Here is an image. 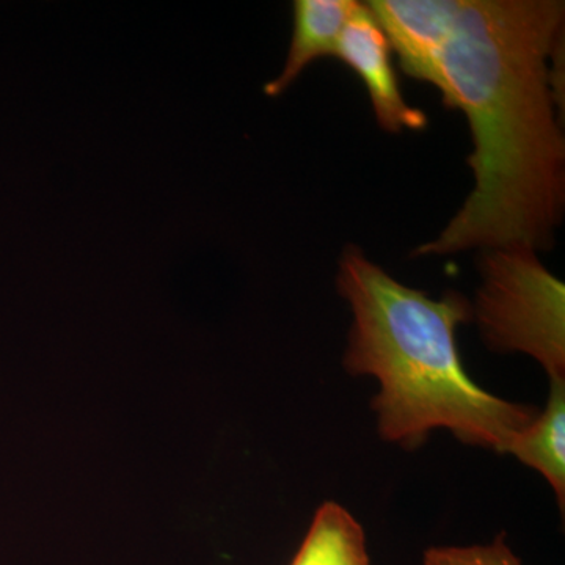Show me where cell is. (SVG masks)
I'll use <instances>...</instances> for the list:
<instances>
[{
	"label": "cell",
	"mask_w": 565,
	"mask_h": 565,
	"mask_svg": "<svg viewBox=\"0 0 565 565\" xmlns=\"http://www.w3.org/2000/svg\"><path fill=\"white\" fill-rule=\"evenodd\" d=\"M564 17L559 0H463L440 93L470 125L475 188L412 256L552 247L565 203L564 106L553 76Z\"/></svg>",
	"instance_id": "obj_1"
},
{
	"label": "cell",
	"mask_w": 565,
	"mask_h": 565,
	"mask_svg": "<svg viewBox=\"0 0 565 565\" xmlns=\"http://www.w3.org/2000/svg\"><path fill=\"white\" fill-rule=\"evenodd\" d=\"M508 455L539 471L556 494L561 514L565 509V381H550L548 401L512 445Z\"/></svg>",
	"instance_id": "obj_7"
},
{
	"label": "cell",
	"mask_w": 565,
	"mask_h": 565,
	"mask_svg": "<svg viewBox=\"0 0 565 565\" xmlns=\"http://www.w3.org/2000/svg\"><path fill=\"white\" fill-rule=\"evenodd\" d=\"M291 565H371L362 525L343 505L326 501Z\"/></svg>",
	"instance_id": "obj_8"
},
{
	"label": "cell",
	"mask_w": 565,
	"mask_h": 565,
	"mask_svg": "<svg viewBox=\"0 0 565 565\" xmlns=\"http://www.w3.org/2000/svg\"><path fill=\"white\" fill-rule=\"evenodd\" d=\"M334 57L356 74L370 95L379 126L386 132L423 131L427 115L404 99L392 61V46L366 6L353 13L341 32Z\"/></svg>",
	"instance_id": "obj_5"
},
{
	"label": "cell",
	"mask_w": 565,
	"mask_h": 565,
	"mask_svg": "<svg viewBox=\"0 0 565 565\" xmlns=\"http://www.w3.org/2000/svg\"><path fill=\"white\" fill-rule=\"evenodd\" d=\"M337 286L353 315L344 367L379 382L371 408L382 440L416 449L433 430L448 429L465 445L508 455L539 411L494 396L468 375L456 334L471 321L470 300L408 288L356 245L344 248Z\"/></svg>",
	"instance_id": "obj_2"
},
{
	"label": "cell",
	"mask_w": 565,
	"mask_h": 565,
	"mask_svg": "<svg viewBox=\"0 0 565 565\" xmlns=\"http://www.w3.org/2000/svg\"><path fill=\"white\" fill-rule=\"evenodd\" d=\"M479 274L471 321L487 348L525 353L550 381H565L564 282L525 247L482 252Z\"/></svg>",
	"instance_id": "obj_3"
},
{
	"label": "cell",
	"mask_w": 565,
	"mask_h": 565,
	"mask_svg": "<svg viewBox=\"0 0 565 565\" xmlns=\"http://www.w3.org/2000/svg\"><path fill=\"white\" fill-rule=\"evenodd\" d=\"M362 3L355 0H297L292 3V39L281 73L264 85L270 98L282 95L308 65L337 51L341 32Z\"/></svg>",
	"instance_id": "obj_6"
},
{
	"label": "cell",
	"mask_w": 565,
	"mask_h": 565,
	"mask_svg": "<svg viewBox=\"0 0 565 565\" xmlns=\"http://www.w3.org/2000/svg\"><path fill=\"white\" fill-rule=\"evenodd\" d=\"M423 565H523L505 544L504 534L487 545L430 546L423 555Z\"/></svg>",
	"instance_id": "obj_9"
},
{
	"label": "cell",
	"mask_w": 565,
	"mask_h": 565,
	"mask_svg": "<svg viewBox=\"0 0 565 565\" xmlns=\"http://www.w3.org/2000/svg\"><path fill=\"white\" fill-rule=\"evenodd\" d=\"M463 0H373L367 10L381 25L401 68L416 81L434 85L441 81V57L455 31Z\"/></svg>",
	"instance_id": "obj_4"
}]
</instances>
